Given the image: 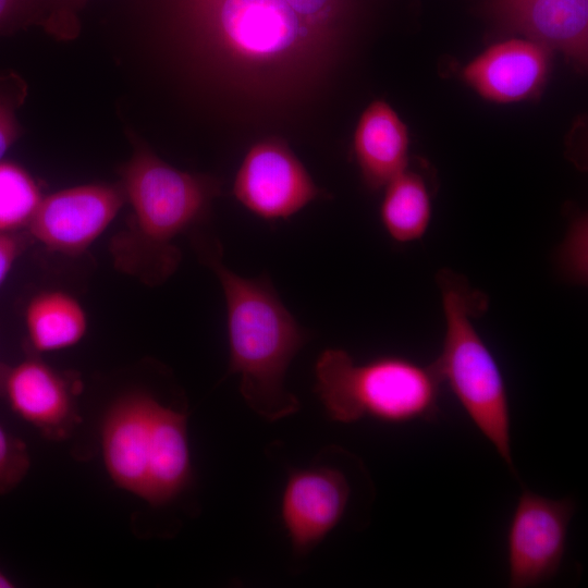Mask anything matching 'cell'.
I'll list each match as a JSON object with an SVG mask.
<instances>
[{
    "label": "cell",
    "instance_id": "277c9868",
    "mask_svg": "<svg viewBox=\"0 0 588 588\" xmlns=\"http://www.w3.org/2000/svg\"><path fill=\"white\" fill-rule=\"evenodd\" d=\"M315 376L316 393L339 422L372 418L400 425L434 419L440 411L442 381L432 363L384 355L359 364L343 350L328 348Z\"/></svg>",
    "mask_w": 588,
    "mask_h": 588
},
{
    "label": "cell",
    "instance_id": "7c38bea8",
    "mask_svg": "<svg viewBox=\"0 0 588 588\" xmlns=\"http://www.w3.org/2000/svg\"><path fill=\"white\" fill-rule=\"evenodd\" d=\"M485 8L502 29L556 49L576 69H586L588 0H512Z\"/></svg>",
    "mask_w": 588,
    "mask_h": 588
},
{
    "label": "cell",
    "instance_id": "9c48e42d",
    "mask_svg": "<svg viewBox=\"0 0 588 588\" xmlns=\"http://www.w3.org/2000/svg\"><path fill=\"white\" fill-rule=\"evenodd\" d=\"M350 495L348 480L335 467L290 471L280 513L295 553H307L328 536L344 516Z\"/></svg>",
    "mask_w": 588,
    "mask_h": 588
},
{
    "label": "cell",
    "instance_id": "603a6c76",
    "mask_svg": "<svg viewBox=\"0 0 588 588\" xmlns=\"http://www.w3.org/2000/svg\"><path fill=\"white\" fill-rule=\"evenodd\" d=\"M14 587L13 581L0 569V588Z\"/></svg>",
    "mask_w": 588,
    "mask_h": 588
},
{
    "label": "cell",
    "instance_id": "8992f818",
    "mask_svg": "<svg viewBox=\"0 0 588 588\" xmlns=\"http://www.w3.org/2000/svg\"><path fill=\"white\" fill-rule=\"evenodd\" d=\"M233 194L246 209L266 220L290 218L326 195L278 137L250 147L236 173Z\"/></svg>",
    "mask_w": 588,
    "mask_h": 588
},
{
    "label": "cell",
    "instance_id": "2e32d148",
    "mask_svg": "<svg viewBox=\"0 0 588 588\" xmlns=\"http://www.w3.org/2000/svg\"><path fill=\"white\" fill-rule=\"evenodd\" d=\"M384 187L380 219L385 231L399 243L419 240L429 226L432 209L424 176L406 168Z\"/></svg>",
    "mask_w": 588,
    "mask_h": 588
},
{
    "label": "cell",
    "instance_id": "30bf717a",
    "mask_svg": "<svg viewBox=\"0 0 588 588\" xmlns=\"http://www.w3.org/2000/svg\"><path fill=\"white\" fill-rule=\"evenodd\" d=\"M158 401L136 390L120 395L106 411L100 427L103 464L119 488L143 499Z\"/></svg>",
    "mask_w": 588,
    "mask_h": 588
},
{
    "label": "cell",
    "instance_id": "e0dca14e",
    "mask_svg": "<svg viewBox=\"0 0 588 588\" xmlns=\"http://www.w3.org/2000/svg\"><path fill=\"white\" fill-rule=\"evenodd\" d=\"M41 199L40 187L25 169L0 161V232L27 229Z\"/></svg>",
    "mask_w": 588,
    "mask_h": 588
},
{
    "label": "cell",
    "instance_id": "4fadbf2b",
    "mask_svg": "<svg viewBox=\"0 0 588 588\" xmlns=\"http://www.w3.org/2000/svg\"><path fill=\"white\" fill-rule=\"evenodd\" d=\"M409 135L406 124L383 100L372 101L357 122L353 150L366 186L384 187L408 166Z\"/></svg>",
    "mask_w": 588,
    "mask_h": 588
},
{
    "label": "cell",
    "instance_id": "ba28073f",
    "mask_svg": "<svg viewBox=\"0 0 588 588\" xmlns=\"http://www.w3.org/2000/svg\"><path fill=\"white\" fill-rule=\"evenodd\" d=\"M0 390L13 413L47 439H66L81 422L79 382L36 357L7 369Z\"/></svg>",
    "mask_w": 588,
    "mask_h": 588
},
{
    "label": "cell",
    "instance_id": "d4e9b609",
    "mask_svg": "<svg viewBox=\"0 0 588 588\" xmlns=\"http://www.w3.org/2000/svg\"><path fill=\"white\" fill-rule=\"evenodd\" d=\"M169 1H174V0H169Z\"/></svg>",
    "mask_w": 588,
    "mask_h": 588
},
{
    "label": "cell",
    "instance_id": "5b68a950",
    "mask_svg": "<svg viewBox=\"0 0 588 588\" xmlns=\"http://www.w3.org/2000/svg\"><path fill=\"white\" fill-rule=\"evenodd\" d=\"M574 512L571 498L554 500L522 491L506 532L509 587H536L556 575Z\"/></svg>",
    "mask_w": 588,
    "mask_h": 588
},
{
    "label": "cell",
    "instance_id": "52a82bcc",
    "mask_svg": "<svg viewBox=\"0 0 588 588\" xmlns=\"http://www.w3.org/2000/svg\"><path fill=\"white\" fill-rule=\"evenodd\" d=\"M124 203L121 185L65 188L42 197L27 230L52 252L78 255L107 230Z\"/></svg>",
    "mask_w": 588,
    "mask_h": 588
},
{
    "label": "cell",
    "instance_id": "7a4b0ae2",
    "mask_svg": "<svg viewBox=\"0 0 588 588\" xmlns=\"http://www.w3.org/2000/svg\"><path fill=\"white\" fill-rule=\"evenodd\" d=\"M120 173L133 222L114 240V259L121 269L145 282H161L181 258L174 240L207 215L220 194V182L175 169L137 143Z\"/></svg>",
    "mask_w": 588,
    "mask_h": 588
},
{
    "label": "cell",
    "instance_id": "d6986e66",
    "mask_svg": "<svg viewBox=\"0 0 588 588\" xmlns=\"http://www.w3.org/2000/svg\"><path fill=\"white\" fill-rule=\"evenodd\" d=\"M57 0H0V35L32 25L48 28Z\"/></svg>",
    "mask_w": 588,
    "mask_h": 588
},
{
    "label": "cell",
    "instance_id": "7402d4cb",
    "mask_svg": "<svg viewBox=\"0 0 588 588\" xmlns=\"http://www.w3.org/2000/svg\"><path fill=\"white\" fill-rule=\"evenodd\" d=\"M24 249V241L15 233L0 232V286Z\"/></svg>",
    "mask_w": 588,
    "mask_h": 588
},
{
    "label": "cell",
    "instance_id": "9a60e30c",
    "mask_svg": "<svg viewBox=\"0 0 588 588\" xmlns=\"http://www.w3.org/2000/svg\"><path fill=\"white\" fill-rule=\"evenodd\" d=\"M25 327L33 350L38 353L76 345L87 331V316L81 303L61 291L34 296L25 309Z\"/></svg>",
    "mask_w": 588,
    "mask_h": 588
},
{
    "label": "cell",
    "instance_id": "3957f363",
    "mask_svg": "<svg viewBox=\"0 0 588 588\" xmlns=\"http://www.w3.org/2000/svg\"><path fill=\"white\" fill-rule=\"evenodd\" d=\"M437 283L445 331L441 352L432 364L442 384L449 387L475 427L513 471L506 383L474 321L487 309V297L449 269L438 272Z\"/></svg>",
    "mask_w": 588,
    "mask_h": 588
},
{
    "label": "cell",
    "instance_id": "ffe728a7",
    "mask_svg": "<svg viewBox=\"0 0 588 588\" xmlns=\"http://www.w3.org/2000/svg\"><path fill=\"white\" fill-rule=\"evenodd\" d=\"M29 466L30 458L25 443L0 425V495L17 487Z\"/></svg>",
    "mask_w": 588,
    "mask_h": 588
},
{
    "label": "cell",
    "instance_id": "6da1fadb",
    "mask_svg": "<svg viewBox=\"0 0 588 588\" xmlns=\"http://www.w3.org/2000/svg\"><path fill=\"white\" fill-rule=\"evenodd\" d=\"M223 289L228 310L230 371L240 376L248 406L274 421L299 408L284 387L286 370L308 333L280 301L266 277L248 279L226 268L221 254L207 256Z\"/></svg>",
    "mask_w": 588,
    "mask_h": 588
},
{
    "label": "cell",
    "instance_id": "5bb4252c",
    "mask_svg": "<svg viewBox=\"0 0 588 588\" xmlns=\"http://www.w3.org/2000/svg\"><path fill=\"white\" fill-rule=\"evenodd\" d=\"M192 460L184 413L158 402L143 500L161 506L177 498L192 480Z\"/></svg>",
    "mask_w": 588,
    "mask_h": 588
},
{
    "label": "cell",
    "instance_id": "ac0fdd59",
    "mask_svg": "<svg viewBox=\"0 0 588 588\" xmlns=\"http://www.w3.org/2000/svg\"><path fill=\"white\" fill-rule=\"evenodd\" d=\"M27 96V84L12 71L0 72V161L21 135L16 112Z\"/></svg>",
    "mask_w": 588,
    "mask_h": 588
},
{
    "label": "cell",
    "instance_id": "cb8c5ba5",
    "mask_svg": "<svg viewBox=\"0 0 588 588\" xmlns=\"http://www.w3.org/2000/svg\"><path fill=\"white\" fill-rule=\"evenodd\" d=\"M509 1H512V0H488L485 7L498 5V4L509 2Z\"/></svg>",
    "mask_w": 588,
    "mask_h": 588
},
{
    "label": "cell",
    "instance_id": "8fae6325",
    "mask_svg": "<svg viewBox=\"0 0 588 588\" xmlns=\"http://www.w3.org/2000/svg\"><path fill=\"white\" fill-rule=\"evenodd\" d=\"M551 50L529 39H510L489 47L462 71L482 98L510 103L538 97L547 82Z\"/></svg>",
    "mask_w": 588,
    "mask_h": 588
},
{
    "label": "cell",
    "instance_id": "44dd1931",
    "mask_svg": "<svg viewBox=\"0 0 588 588\" xmlns=\"http://www.w3.org/2000/svg\"><path fill=\"white\" fill-rule=\"evenodd\" d=\"M86 0H57L51 20V35L58 39L70 40L77 36L81 27L77 12Z\"/></svg>",
    "mask_w": 588,
    "mask_h": 588
}]
</instances>
